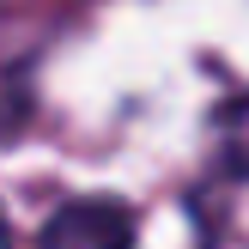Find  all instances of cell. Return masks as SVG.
Returning <instances> with one entry per match:
<instances>
[{
    "label": "cell",
    "instance_id": "obj_3",
    "mask_svg": "<svg viewBox=\"0 0 249 249\" xmlns=\"http://www.w3.org/2000/svg\"><path fill=\"white\" fill-rule=\"evenodd\" d=\"M0 249H12V225H6V213H0Z\"/></svg>",
    "mask_w": 249,
    "mask_h": 249
},
{
    "label": "cell",
    "instance_id": "obj_2",
    "mask_svg": "<svg viewBox=\"0 0 249 249\" xmlns=\"http://www.w3.org/2000/svg\"><path fill=\"white\" fill-rule=\"evenodd\" d=\"M219 164L231 177H249V97L219 109Z\"/></svg>",
    "mask_w": 249,
    "mask_h": 249
},
{
    "label": "cell",
    "instance_id": "obj_1",
    "mask_svg": "<svg viewBox=\"0 0 249 249\" xmlns=\"http://www.w3.org/2000/svg\"><path fill=\"white\" fill-rule=\"evenodd\" d=\"M140 237V219H134L128 201L116 195H85V201H67L49 213L43 225V249H134Z\"/></svg>",
    "mask_w": 249,
    "mask_h": 249
}]
</instances>
